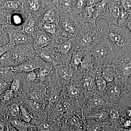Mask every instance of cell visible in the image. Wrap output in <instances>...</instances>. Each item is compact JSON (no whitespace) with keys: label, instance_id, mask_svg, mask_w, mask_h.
<instances>
[{"label":"cell","instance_id":"14","mask_svg":"<svg viewBox=\"0 0 131 131\" xmlns=\"http://www.w3.org/2000/svg\"><path fill=\"white\" fill-rule=\"evenodd\" d=\"M119 106H114L108 108V122L110 126L117 129L119 125L120 120L123 116L122 108Z\"/></svg>","mask_w":131,"mask_h":131},{"label":"cell","instance_id":"33","mask_svg":"<svg viewBox=\"0 0 131 131\" xmlns=\"http://www.w3.org/2000/svg\"><path fill=\"white\" fill-rule=\"evenodd\" d=\"M51 41L50 37L46 34H40L36 40L37 45L39 47H43L49 44Z\"/></svg>","mask_w":131,"mask_h":131},{"label":"cell","instance_id":"61","mask_svg":"<svg viewBox=\"0 0 131 131\" xmlns=\"http://www.w3.org/2000/svg\"><path fill=\"white\" fill-rule=\"evenodd\" d=\"M49 1H53V0H49Z\"/></svg>","mask_w":131,"mask_h":131},{"label":"cell","instance_id":"58","mask_svg":"<svg viewBox=\"0 0 131 131\" xmlns=\"http://www.w3.org/2000/svg\"><path fill=\"white\" fill-rule=\"evenodd\" d=\"M6 131H10V130H9V127H8V124H7L6 125Z\"/></svg>","mask_w":131,"mask_h":131},{"label":"cell","instance_id":"53","mask_svg":"<svg viewBox=\"0 0 131 131\" xmlns=\"http://www.w3.org/2000/svg\"><path fill=\"white\" fill-rule=\"evenodd\" d=\"M7 84L4 82H0V95L2 94L5 92L6 89Z\"/></svg>","mask_w":131,"mask_h":131},{"label":"cell","instance_id":"6","mask_svg":"<svg viewBox=\"0 0 131 131\" xmlns=\"http://www.w3.org/2000/svg\"><path fill=\"white\" fill-rule=\"evenodd\" d=\"M81 81H72L64 85L62 88V96L77 101L82 106L84 102V94L82 88Z\"/></svg>","mask_w":131,"mask_h":131},{"label":"cell","instance_id":"11","mask_svg":"<svg viewBox=\"0 0 131 131\" xmlns=\"http://www.w3.org/2000/svg\"><path fill=\"white\" fill-rule=\"evenodd\" d=\"M75 19L80 25L85 23L96 25L97 17L94 7L86 5L80 14L75 17Z\"/></svg>","mask_w":131,"mask_h":131},{"label":"cell","instance_id":"52","mask_svg":"<svg viewBox=\"0 0 131 131\" xmlns=\"http://www.w3.org/2000/svg\"><path fill=\"white\" fill-rule=\"evenodd\" d=\"M102 1V0H87V6L95 7V5Z\"/></svg>","mask_w":131,"mask_h":131},{"label":"cell","instance_id":"5","mask_svg":"<svg viewBox=\"0 0 131 131\" xmlns=\"http://www.w3.org/2000/svg\"><path fill=\"white\" fill-rule=\"evenodd\" d=\"M110 63L114 67L124 85L131 74V51L113 60Z\"/></svg>","mask_w":131,"mask_h":131},{"label":"cell","instance_id":"25","mask_svg":"<svg viewBox=\"0 0 131 131\" xmlns=\"http://www.w3.org/2000/svg\"><path fill=\"white\" fill-rule=\"evenodd\" d=\"M111 0H102L95 6L97 20L100 19L107 12L108 8Z\"/></svg>","mask_w":131,"mask_h":131},{"label":"cell","instance_id":"18","mask_svg":"<svg viewBox=\"0 0 131 131\" xmlns=\"http://www.w3.org/2000/svg\"><path fill=\"white\" fill-rule=\"evenodd\" d=\"M75 37H73L65 41L60 46L59 51L61 55L64 57H66L68 60H70L67 58H71V56L75 48Z\"/></svg>","mask_w":131,"mask_h":131},{"label":"cell","instance_id":"2","mask_svg":"<svg viewBox=\"0 0 131 131\" xmlns=\"http://www.w3.org/2000/svg\"><path fill=\"white\" fill-rule=\"evenodd\" d=\"M103 27L96 24L85 23L80 25L75 38V47L78 50H90L103 39Z\"/></svg>","mask_w":131,"mask_h":131},{"label":"cell","instance_id":"30","mask_svg":"<svg viewBox=\"0 0 131 131\" xmlns=\"http://www.w3.org/2000/svg\"><path fill=\"white\" fill-rule=\"evenodd\" d=\"M34 18V15L32 14H30L23 28L24 32L27 34L32 33L35 30V22L33 20Z\"/></svg>","mask_w":131,"mask_h":131},{"label":"cell","instance_id":"51","mask_svg":"<svg viewBox=\"0 0 131 131\" xmlns=\"http://www.w3.org/2000/svg\"><path fill=\"white\" fill-rule=\"evenodd\" d=\"M59 131H76L71 128L70 127L66 125L63 122H62V126Z\"/></svg>","mask_w":131,"mask_h":131},{"label":"cell","instance_id":"57","mask_svg":"<svg viewBox=\"0 0 131 131\" xmlns=\"http://www.w3.org/2000/svg\"><path fill=\"white\" fill-rule=\"evenodd\" d=\"M118 130L119 131H131V127L129 128H119L118 129Z\"/></svg>","mask_w":131,"mask_h":131},{"label":"cell","instance_id":"49","mask_svg":"<svg viewBox=\"0 0 131 131\" xmlns=\"http://www.w3.org/2000/svg\"><path fill=\"white\" fill-rule=\"evenodd\" d=\"M12 46L10 45L3 46H0V58L3 54L11 50Z\"/></svg>","mask_w":131,"mask_h":131},{"label":"cell","instance_id":"27","mask_svg":"<svg viewBox=\"0 0 131 131\" xmlns=\"http://www.w3.org/2000/svg\"><path fill=\"white\" fill-rule=\"evenodd\" d=\"M30 100H32L40 104H43L45 94L43 90L40 89H31L28 94Z\"/></svg>","mask_w":131,"mask_h":131},{"label":"cell","instance_id":"55","mask_svg":"<svg viewBox=\"0 0 131 131\" xmlns=\"http://www.w3.org/2000/svg\"><path fill=\"white\" fill-rule=\"evenodd\" d=\"M5 128V124L3 122L0 121V131H4Z\"/></svg>","mask_w":131,"mask_h":131},{"label":"cell","instance_id":"39","mask_svg":"<svg viewBox=\"0 0 131 131\" xmlns=\"http://www.w3.org/2000/svg\"><path fill=\"white\" fill-rule=\"evenodd\" d=\"M131 127V119L125 117H122L120 120L119 128H129Z\"/></svg>","mask_w":131,"mask_h":131},{"label":"cell","instance_id":"46","mask_svg":"<svg viewBox=\"0 0 131 131\" xmlns=\"http://www.w3.org/2000/svg\"><path fill=\"white\" fill-rule=\"evenodd\" d=\"M15 94L11 90H7L5 91L3 96V100L4 101H8L11 100L14 96Z\"/></svg>","mask_w":131,"mask_h":131},{"label":"cell","instance_id":"40","mask_svg":"<svg viewBox=\"0 0 131 131\" xmlns=\"http://www.w3.org/2000/svg\"><path fill=\"white\" fill-rule=\"evenodd\" d=\"M27 6L30 9L33 11H37L40 8V4L38 0H28Z\"/></svg>","mask_w":131,"mask_h":131},{"label":"cell","instance_id":"48","mask_svg":"<svg viewBox=\"0 0 131 131\" xmlns=\"http://www.w3.org/2000/svg\"><path fill=\"white\" fill-rule=\"evenodd\" d=\"M123 116L131 119V107H124L122 108Z\"/></svg>","mask_w":131,"mask_h":131},{"label":"cell","instance_id":"41","mask_svg":"<svg viewBox=\"0 0 131 131\" xmlns=\"http://www.w3.org/2000/svg\"><path fill=\"white\" fill-rule=\"evenodd\" d=\"M14 73L12 67H0V76H9Z\"/></svg>","mask_w":131,"mask_h":131},{"label":"cell","instance_id":"50","mask_svg":"<svg viewBox=\"0 0 131 131\" xmlns=\"http://www.w3.org/2000/svg\"><path fill=\"white\" fill-rule=\"evenodd\" d=\"M124 26L131 32V13L129 15L126 19Z\"/></svg>","mask_w":131,"mask_h":131},{"label":"cell","instance_id":"29","mask_svg":"<svg viewBox=\"0 0 131 131\" xmlns=\"http://www.w3.org/2000/svg\"><path fill=\"white\" fill-rule=\"evenodd\" d=\"M24 102L25 103L26 107L31 114V113H37L42 110V105L38 102L30 99L25 100Z\"/></svg>","mask_w":131,"mask_h":131},{"label":"cell","instance_id":"37","mask_svg":"<svg viewBox=\"0 0 131 131\" xmlns=\"http://www.w3.org/2000/svg\"><path fill=\"white\" fill-rule=\"evenodd\" d=\"M121 9L131 13V0H119Z\"/></svg>","mask_w":131,"mask_h":131},{"label":"cell","instance_id":"44","mask_svg":"<svg viewBox=\"0 0 131 131\" xmlns=\"http://www.w3.org/2000/svg\"><path fill=\"white\" fill-rule=\"evenodd\" d=\"M27 73L25 77V82L28 83H32L37 80V75L34 71Z\"/></svg>","mask_w":131,"mask_h":131},{"label":"cell","instance_id":"13","mask_svg":"<svg viewBox=\"0 0 131 131\" xmlns=\"http://www.w3.org/2000/svg\"><path fill=\"white\" fill-rule=\"evenodd\" d=\"M108 108L95 110L90 113L84 118V120L93 119L100 123H109Z\"/></svg>","mask_w":131,"mask_h":131},{"label":"cell","instance_id":"17","mask_svg":"<svg viewBox=\"0 0 131 131\" xmlns=\"http://www.w3.org/2000/svg\"><path fill=\"white\" fill-rule=\"evenodd\" d=\"M65 20L62 23V26L64 30L73 37L77 36L80 29V25L75 19L74 20Z\"/></svg>","mask_w":131,"mask_h":131},{"label":"cell","instance_id":"62","mask_svg":"<svg viewBox=\"0 0 131 131\" xmlns=\"http://www.w3.org/2000/svg\"><path fill=\"white\" fill-rule=\"evenodd\" d=\"M118 131H119V130H118Z\"/></svg>","mask_w":131,"mask_h":131},{"label":"cell","instance_id":"16","mask_svg":"<svg viewBox=\"0 0 131 131\" xmlns=\"http://www.w3.org/2000/svg\"><path fill=\"white\" fill-rule=\"evenodd\" d=\"M76 131H82L84 120L79 115L75 114L67 118H63L62 121Z\"/></svg>","mask_w":131,"mask_h":131},{"label":"cell","instance_id":"22","mask_svg":"<svg viewBox=\"0 0 131 131\" xmlns=\"http://www.w3.org/2000/svg\"><path fill=\"white\" fill-rule=\"evenodd\" d=\"M86 53L85 51L74 50L71 58L70 65L74 69H78Z\"/></svg>","mask_w":131,"mask_h":131},{"label":"cell","instance_id":"47","mask_svg":"<svg viewBox=\"0 0 131 131\" xmlns=\"http://www.w3.org/2000/svg\"><path fill=\"white\" fill-rule=\"evenodd\" d=\"M124 86L127 92L131 94V74L127 78Z\"/></svg>","mask_w":131,"mask_h":131},{"label":"cell","instance_id":"10","mask_svg":"<svg viewBox=\"0 0 131 131\" xmlns=\"http://www.w3.org/2000/svg\"><path fill=\"white\" fill-rule=\"evenodd\" d=\"M120 13L119 0H111L107 12L101 19H105L108 25H117Z\"/></svg>","mask_w":131,"mask_h":131},{"label":"cell","instance_id":"36","mask_svg":"<svg viewBox=\"0 0 131 131\" xmlns=\"http://www.w3.org/2000/svg\"><path fill=\"white\" fill-rule=\"evenodd\" d=\"M38 131H54V129L52 125L46 122L39 123L37 125Z\"/></svg>","mask_w":131,"mask_h":131},{"label":"cell","instance_id":"54","mask_svg":"<svg viewBox=\"0 0 131 131\" xmlns=\"http://www.w3.org/2000/svg\"><path fill=\"white\" fill-rule=\"evenodd\" d=\"M26 131H38V130L37 127H35L34 126L31 125V126L27 129Z\"/></svg>","mask_w":131,"mask_h":131},{"label":"cell","instance_id":"8","mask_svg":"<svg viewBox=\"0 0 131 131\" xmlns=\"http://www.w3.org/2000/svg\"><path fill=\"white\" fill-rule=\"evenodd\" d=\"M56 80L62 86L68 84L73 80L77 70L73 69L70 64H62L54 66Z\"/></svg>","mask_w":131,"mask_h":131},{"label":"cell","instance_id":"19","mask_svg":"<svg viewBox=\"0 0 131 131\" xmlns=\"http://www.w3.org/2000/svg\"><path fill=\"white\" fill-rule=\"evenodd\" d=\"M60 14L58 9L55 6L49 7L46 12L43 18L46 23H54L58 25L59 22Z\"/></svg>","mask_w":131,"mask_h":131},{"label":"cell","instance_id":"32","mask_svg":"<svg viewBox=\"0 0 131 131\" xmlns=\"http://www.w3.org/2000/svg\"><path fill=\"white\" fill-rule=\"evenodd\" d=\"M12 43L15 44L25 43L27 41L28 38L25 35L20 33H15L10 36Z\"/></svg>","mask_w":131,"mask_h":131},{"label":"cell","instance_id":"43","mask_svg":"<svg viewBox=\"0 0 131 131\" xmlns=\"http://www.w3.org/2000/svg\"><path fill=\"white\" fill-rule=\"evenodd\" d=\"M19 3L16 1L9 0L4 3V6L5 8L8 9H16L19 7Z\"/></svg>","mask_w":131,"mask_h":131},{"label":"cell","instance_id":"28","mask_svg":"<svg viewBox=\"0 0 131 131\" xmlns=\"http://www.w3.org/2000/svg\"><path fill=\"white\" fill-rule=\"evenodd\" d=\"M23 80L20 77L16 76L13 78L11 85L10 90L15 95L20 93L22 90Z\"/></svg>","mask_w":131,"mask_h":131},{"label":"cell","instance_id":"4","mask_svg":"<svg viewBox=\"0 0 131 131\" xmlns=\"http://www.w3.org/2000/svg\"><path fill=\"white\" fill-rule=\"evenodd\" d=\"M89 51L93 63L94 70L97 72L117 58L103 39Z\"/></svg>","mask_w":131,"mask_h":131},{"label":"cell","instance_id":"20","mask_svg":"<svg viewBox=\"0 0 131 131\" xmlns=\"http://www.w3.org/2000/svg\"><path fill=\"white\" fill-rule=\"evenodd\" d=\"M53 66L51 64H43L36 73L37 80L44 81L47 79H50L53 74Z\"/></svg>","mask_w":131,"mask_h":131},{"label":"cell","instance_id":"42","mask_svg":"<svg viewBox=\"0 0 131 131\" xmlns=\"http://www.w3.org/2000/svg\"><path fill=\"white\" fill-rule=\"evenodd\" d=\"M40 57L43 61L47 62L48 63H51L53 62L54 59L53 56L48 52H42L40 54Z\"/></svg>","mask_w":131,"mask_h":131},{"label":"cell","instance_id":"15","mask_svg":"<svg viewBox=\"0 0 131 131\" xmlns=\"http://www.w3.org/2000/svg\"><path fill=\"white\" fill-rule=\"evenodd\" d=\"M97 72L108 83L113 82L120 78L115 69L110 63L106 66Z\"/></svg>","mask_w":131,"mask_h":131},{"label":"cell","instance_id":"7","mask_svg":"<svg viewBox=\"0 0 131 131\" xmlns=\"http://www.w3.org/2000/svg\"><path fill=\"white\" fill-rule=\"evenodd\" d=\"M108 108L107 104L103 97L96 93L84 98L81 107V117H84L90 113L95 110Z\"/></svg>","mask_w":131,"mask_h":131},{"label":"cell","instance_id":"3","mask_svg":"<svg viewBox=\"0 0 131 131\" xmlns=\"http://www.w3.org/2000/svg\"><path fill=\"white\" fill-rule=\"evenodd\" d=\"M129 96L121 79L119 78L113 82L108 83L107 88L103 96L108 108L114 106L124 107L126 100Z\"/></svg>","mask_w":131,"mask_h":131},{"label":"cell","instance_id":"35","mask_svg":"<svg viewBox=\"0 0 131 131\" xmlns=\"http://www.w3.org/2000/svg\"><path fill=\"white\" fill-rule=\"evenodd\" d=\"M8 112L12 117H17L20 114V106L17 103H12L8 108Z\"/></svg>","mask_w":131,"mask_h":131},{"label":"cell","instance_id":"1","mask_svg":"<svg viewBox=\"0 0 131 131\" xmlns=\"http://www.w3.org/2000/svg\"><path fill=\"white\" fill-rule=\"evenodd\" d=\"M103 40L116 59L131 51V32L125 26L112 25L103 27Z\"/></svg>","mask_w":131,"mask_h":131},{"label":"cell","instance_id":"31","mask_svg":"<svg viewBox=\"0 0 131 131\" xmlns=\"http://www.w3.org/2000/svg\"><path fill=\"white\" fill-rule=\"evenodd\" d=\"M20 106V114L22 119L25 122L30 123L32 119V114L29 112L26 107L24 105H21Z\"/></svg>","mask_w":131,"mask_h":131},{"label":"cell","instance_id":"59","mask_svg":"<svg viewBox=\"0 0 131 131\" xmlns=\"http://www.w3.org/2000/svg\"><path fill=\"white\" fill-rule=\"evenodd\" d=\"M2 35L1 33V32H0V43H1V42L2 41Z\"/></svg>","mask_w":131,"mask_h":131},{"label":"cell","instance_id":"34","mask_svg":"<svg viewBox=\"0 0 131 131\" xmlns=\"http://www.w3.org/2000/svg\"><path fill=\"white\" fill-rule=\"evenodd\" d=\"M87 0H76L75 4L74 14L75 17L77 16L82 12L87 5Z\"/></svg>","mask_w":131,"mask_h":131},{"label":"cell","instance_id":"23","mask_svg":"<svg viewBox=\"0 0 131 131\" xmlns=\"http://www.w3.org/2000/svg\"><path fill=\"white\" fill-rule=\"evenodd\" d=\"M95 84L96 88L95 93L103 98L107 88L108 83L97 72Z\"/></svg>","mask_w":131,"mask_h":131},{"label":"cell","instance_id":"26","mask_svg":"<svg viewBox=\"0 0 131 131\" xmlns=\"http://www.w3.org/2000/svg\"><path fill=\"white\" fill-rule=\"evenodd\" d=\"M8 123L19 131H26L32 125L30 123L25 122L24 121H22L14 117L10 119Z\"/></svg>","mask_w":131,"mask_h":131},{"label":"cell","instance_id":"38","mask_svg":"<svg viewBox=\"0 0 131 131\" xmlns=\"http://www.w3.org/2000/svg\"><path fill=\"white\" fill-rule=\"evenodd\" d=\"M57 25L54 23H46L43 25V28L46 31L51 34H54L56 32Z\"/></svg>","mask_w":131,"mask_h":131},{"label":"cell","instance_id":"21","mask_svg":"<svg viewBox=\"0 0 131 131\" xmlns=\"http://www.w3.org/2000/svg\"><path fill=\"white\" fill-rule=\"evenodd\" d=\"M86 54L82 60L78 69L84 73L94 70L93 63L89 51H85Z\"/></svg>","mask_w":131,"mask_h":131},{"label":"cell","instance_id":"24","mask_svg":"<svg viewBox=\"0 0 131 131\" xmlns=\"http://www.w3.org/2000/svg\"><path fill=\"white\" fill-rule=\"evenodd\" d=\"M104 123L97 122L93 119L84 120L82 131H98L103 128Z\"/></svg>","mask_w":131,"mask_h":131},{"label":"cell","instance_id":"60","mask_svg":"<svg viewBox=\"0 0 131 131\" xmlns=\"http://www.w3.org/2000/svg\"><path fill=\"white\" fill-rule=\"evenodd\" d=\"M128 94H129V97H130L131 98V93H128Z\"/></svg>","mask_w":131,"mask_h":131},{"label":"cell","instance_id":"12","mask_svg":"<svg viewBox=\"0 0 131 131\" xmlns=\"http://www.w3.org/2000/svg\"><path fill=\"white\" fill-rule=\"evenodd\" d=\"M43 65L40 60L30 59L24 61L17 66L12 67V69L14 73H28L40 68Z\"/></svg>","mask_w":131,"mask_h":131},{"label":"cell","instance_id":"9","mask_svg":"<svg viewBox=\"0 0 131 131\" xmlns=\"http://www.w3.org/2000/svg\"><path fill=\"white\" fill-rule=\"evenodd\" d=\"M97 71L92 70L84 73L82 80V88L84 97L95 93L96 84L95 80Z\"/></svg>","mask_w":131,"mask_h":131},{"label":"cell","instance_id":"45","mask_svg":"<svg viewBox=\"0 0 131 131\" xmlns=\"http://www.w3.org/2000/svg\"><path fill=\"white\" fill-rule=\"evenodd\" d=\"M12 21L14 25H19L22 23V18L20 15L17 14H14L12 16Z\"/></svg>","mask_w":131,"mask_h":131},{"label":"cell","instance_id":"56","mask_svg":"<svg viewBox=\"0 0 131 131\" xmlns=\"http://www.w3.org/2000/svg\"><path fill=\"white\" fill-rule=\"evenodd\" d=\"M8 127H9V130L10 131H19L17 129H15L9 123H8Z\"/></svg>","mask_w":131,"mask_h":131}]
</instances>
